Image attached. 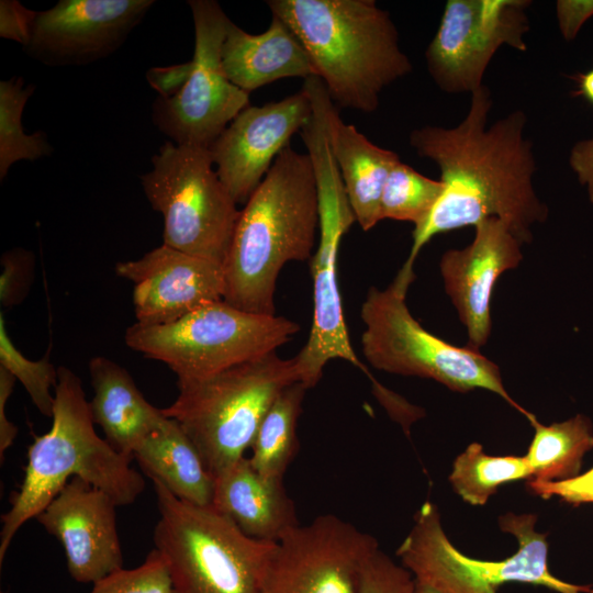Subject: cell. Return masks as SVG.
I'll return each instance as SVG.
<instances>
[{"label":"cell","mask_w":593,"mask_h":593,"mask_svg":"<svg viewBox=\"0 0 593 593\" xmlns=\"http://www.w3.org/2000/svg\"><path fill=\"white\" fill-rule=\"evenodd\" d=\"M35 86H24L23 77H11L0 81V180L19 160H36L53 153V147L43 131L26 134L22 125V113Z\"/></svg>","instance_id":"cell-28"},{"label":"cell","mask_w":593,"mask_h":593,"mask_svg":"<svg viewBox=\"0 0 593 593\" xmlns=\"http://www.w3.org/2000/svg\"><path fill=\"white\" fill-rule=\"evenodd\" d=\"M307 389L301 382L284 388L277 396L251 445V466L262 475L283 479L299 450L298 422Z\"/></svg>","instance_id":"cell-26"},{"label":"cell","mask_w":593,"mask_h":593,"mask_svg":"<svg viewBox=\"0 0 593 593\" xmlns=\"http://www.w3.org/2000/svg\"><path fill=\"white\" fill-rule=\"evenodd\" d=\"M414 584L412 573L378 546L363 563L359 593H411Z\"/></svg>","instance_id":"cell-32"},{"label":"cell","mask_w":593,"mask_h":593,"mask_svg":"<svg viewBox=\"0 0 593 593\" xmlns=\"http://www.w3.org/2000/svg\"><path fill=\"white\" fill-rule=\"evenodd\" d=\"M304 46L336 107L374 112L388 86L413 65L390 13L374 0H269Z\"/></svg>","instance_id":"cell-3"},{"label":"cell","mask_w":593,"mask_h":593,"mask_svg":"<svg viewBox=\"0 0 593 593\" xmlns=\"http://www.w3.org/2000/svg\"><path fill=\"white\" fill-rule=\"evenodd\" d=\"M116 506L107 492L74 477L35 517L60 542L75 581L94 583L123 569Z\"/></svg>","instance_id":"cell-17"},{"label":"cell","mask_w":593,"mask_h":593,"mask_svg":"<svg viewBox=\"0 0 593 593\" xmlns=\"http://www.w3.org/2000/svg\"><path fill=\"white\" fill-rule=\"evenodd\" d=\"M578 90L577 96L584 98L593 105V68L585 72L579 74L577 77Z\"/></svg>","instance_id":"cell-40"},{"label":"cell","mask_w":593,"mask_h":593,"mask_svg":"<svg viewBox=\"0 0 593 593\" xmlns=\"http://www.w3.org/2000/svg\"><path fill=\"white\" fill-rule=\"evenodd\" d=\"M89 593H171V584L163 556L153 549L138 567L108 574Z\"/></svg>","instance_id":"cell-31"},{"label":"cell","mask_w":593,"mask_h":593,"mask_svg":"<svg viewBox=\"0 0 593 593\" xmlns=\"http://www.w3.org/2000/svg\"><path fill=\"white\" fill-rule=\"evenodd\" d=\"M210 506L258 540L277 542L300 525L283 479L260 474L247 457L214 477Z\"/></svg>","instance_id":"cell-20"},{"label":"cell","mask_w":593,"mask_h":593,"mask_svg":"<svg viewBox=\"0 0 593 593\" xmlns=\"http://www.w3.org/2000/svg\"><path fill=\"white\" fill-rule=\"evenodd\" d=\"M154 0H59L37 11L25 53L51 67L88 65L115 53Z\"/></svg>","instance_id":"cell-15"},{"label":"cell","mask_w":593,"mask_h":593,"mask_svg":"<svg viewBox=\"0 0 593 593\" xmlns=\"http://www.w3.org/2000/svg\"><path fill=\"white\" fill-rule=\"evenodd\" d=\"M118 276L134 283L136 323L166 325L223 300L222 265L160 245L139 259L115 265Z\"/></svg>","instance_id":"cell-18"},{"label":"cell","mask_w":593,"mask_h":593,"mask_svg":"<svg viewBox=\"0 0 593 593\" xmlns=\"http://www.w3.org/2000/svg\"><path fill=\"white\" fill-rule=\"evenodd\" d=\"M472 242L449 249L439 261L445 291L468 333L469 347L479 349L491 334V300L500 276L523 259L522 242L508 224L489 217L475 226Z\"/></svg>","instance_id":"cell-19"},{"label":"cell","mask_w":593,"mask_h":593,"mask_svg":"<svg viewBox=\"0 0 593 593\" xmlns=\"http://www.w3.org/2000/svg\"><path fill=\"white\" fill-rule=\"evenodd\" d=\"M590 593H593V585L591 586V591H590Z\"/></svg>","instance_id":"cell-42"},{"label":"cell","mask_w":593,"mask_h":593,"mask_svg":"<svg viewBox=\"0 0 593 593\" xmlns=\"http://www.w3.org/2000/svg\"><path fill=\"white\" fill-rule=\"evenodd\" d=\"M327 135L356 222L367 232L381 221L382 191L401 159L398 153L376 145L345 123L333 101L327 109Z\"/></svg>","instance_id":"cell-22"},{"label":"cell","mask_w":593,"mask_h":593,"mask_svg":"<svg viewBox=\"0 0 593 593\" xmlns=\"http://www.w3.org/2000/svg\"><path fill=\"white\" fill-rule=\"evenodd\" d=\"M299 331L287 317L219 300L170 324L135 323L124 339L131 349L166 363L178 379H200L277 353Z\"/></svg>","instance_id":"cell-9"},{"label":"cell","mask_w":593,"mask_h":593,"mask_svg":"<svg viewBox=\"0 0 593 593\" xmlns=\"http://www.w3.org/2000/svg\"><path fill=\"white\" fill-rule=\"evenodd\" d=\"M37 11L30 10L16 0L0 1V36L25 47L29 43Z\"/></svg>","instance_id":"cell-35"},{"label":"cell","mask_w":593,"mask_h":593,"mask_svg":"<svg viewBox=\"0 0 593 593\" xmlns=\"http://www.w3.org/2000/svg\"><path fill=\"white\" fill-rule=\"evenodd\" d=\"M0 367L19 380L33 404L43 415L53 416L57 369L46 355L40 360H30L15 347L8 335L4 316L0 314Z\"/></svg>","instance_id":"cell-30"},{"label":"cell","mask_w":593,"mask_h":593,"mask_svg":"<svg viewBox=\"0 0 593 593\" xmlns=\"http://www.w3.org/2000/svg\"><path fill=\"white\" fill-rule=\"evenodd\" d=\"M16 379L3 367H0V458L3 462L5 451L13 444L18 427L8 419L5 405L12 394Z\"/></svg>","instance_id":"cell-39"},{"label":"cell","mask_w":593,"mask_h":593,"mask_svg":"<svg viewBox=\"0 0 593 593\" xmlns=\"http://www.w3.org/2000/svg\"><path fill=\"white\" fill-rule=\"evenodd\" d=\"M312 115L305 90L239 112L211 145L220 180L237 204H245L277 156Z\"/></svg>","instance_id":"cell-16"},{"label":"cell","mask_w":593,"mask_h":593,"mask_svg":"<svg viewBox=\"0 0 593 593\" xmlns=\"http://www.w3.org/2000/svg\"><path fill=\"white\" fill-rule=\"evenodd\" d=\"M444 191L440 180L428 178L399 161L388 176L381 202V220L411 222L414 228L429 216Z\"/></svg>","instance_id":"cell-29"},{"label":"cell","mask_w":593,"mask_h":593,"mask_svg":"<svg viewBox=\"0 0 593 593\" xmlns=\"http://www.w3.org/2000/svg\"><path fill=\"white\" fill-rule=\"evenodd\" d=\"M194 24L192 72L172 98L157 97L155 126L175 144L210 148L249 107V93L233 85L223 68L222 46L231 20L215 0L188 1Z\"/></svg>","instance_id":"cell-12"},{"label":"cell","mask_w":593,"mask_h":593,"mask_svg":"<svg viewBox=\"0 0 593 593\" xmlns=\"http://www.w3.org/2000/svg\"><path fill=\"white\" fill-rule=\"evenodd\" d=\"M222 64L228 80L247 93L279 79L316 76L302 43L276 15L260 34L247 33L230 20Z\"/></svg>","instance_id":"cell-21"},{"label":"cell","mask_w":593,"mask_h":593,"mask_svg":"<svg viewBox=\"0 0 593 593\" xmlns=\"http://www.w3.org/2000/svg\"><path fill=\"white\" fill-rule=\"evenodd\" d=\"M52 426L35 437L10 508L1 517L0 564L18 530L35 518L74 477L107 492L118 506L134 503L145 489L133 457L116 451L94 427L79 377L57 369Z\"/></svg>","instance_id":"cell-4"},{"label":"cell","mask_w":593,"mask_h":593,"mask_svg":"<svg viewBox=\"0 0 593 593\" xmlns=\"http://www.w3.org/2000/svg\"><path fill=\"white\" fill-rule=\"evenodd\" d=\"M528 0H448L425 52L428 74L446 93H472L501 46L526 52Z\"/></svg>","instance_id":"cell-13"},{"label":"cell","mask_w":593,"mask_h":593,"mask_svg":"<svg viewBox=\"0 0 593 593\" xmlns=\"http://www.w3.org/2000/svg\"><path fill=\"white\" fill-rule=\"evenodd\" d=\"M0 302L4 306L20 303L25 296L33 270L32 253L24 249H13L1 258Z\"/></svg>","instance_id":"cell-33"},{"label":"cell","mask_w":593,"mask_h":593,"mask_svg":"<svg viewBox=\"0 0 593 593\" xmlns=\"http://www.w3.org/2000/svg\"><path fill=\"white\" fill-rule=\"evenodd\" d=\"M492 104L483 85L471 93L458 125H425L411 132V147L438 166L444 191L427 220L413 230L405 264L414 266L435 235L489 217L506 222L522 244L532 242L533 225L546 221L548 209L533 184L537 164L525 136L526 113L514 110L488 126Z\"/></svg>","instance_id":"cell-1"},{"label":"cell","mask_w":593,"mask_h":593,"mask_svg":"<svg viewBox=\"0 0 593 593\" xmlns=\"http://www.w3.org/2000/svg\"><path fill=\"white\" fill-rule=\"evenodd\" d=\"M153 485L159 512L153 540L171 593H261L276 542L251 538L211 506L184 502L157 481Z\"/></svg>","instance_id":"cell-7"},{"label":"cell","mask_w":593,"mask_h":593,"mask_svg":"<svg viewBox=\"0 0 593 593\" xmlns=\"http://www.w3.org/2000/svg\"><path fill=\"white\" fill-rule=\"evenodd\" d=\"M537 521L532 513L499 516L500 529L516 539L518 549L503 560H480L450 541L438 507L426 501L415 513L396 556L415 581L441 593H497L510 582L541 585L558 593H590L592 585L569 583L550 572L547 535L536 529Z\"/></svg>","instance_id":"cell-8"},{"label":"cell","mask_w":593,"mask_h":593,"mask_svg":"<svg viewBox=\"0 0 593 593\" xmlns=\"http://www.w3.org/2000/svg\"><path fill=\"white\" fill-rule=\"evenodd\" d=\"M89 374L93 423L116 451L133 457L141 441L164 421L161 409L144 398L126 369L107 357L91 358Z\"/></svg>","instance_id":"cell-23"},{"label":"cell","mask_w":593,"mask_h":593,"mask_svg":"<svg viewBox=\"0 0 593 593\" xmlns=\"http://www.w3.org/2000/svg\"><path fill=\"white\" fill-rule=\"evenodd\" d=\"M192 60L171 65L156 66L147 70L145 77L158 97L168 99L181 91L192 72Z\"/></svg>","instance_id":"cell-36"},{"label":"cell","mask_w":593,"mask_h":593,"mask_svg":"<svg viewBox=\"0 0 593 593\" xmlns=\"http://www.w3.org/2000/svg\"><path fill=\"white\" fill-rule=\"evenodd\" d=\"M318 227L311 158L288 145L240 210L222 264L223 300L246 312L276 314L279 273L290 261L312 258Z\"/></svg>","instance_id":"cell-2"},{"label":"cell","mask_w":593,"mask_h":593,"mask_svg":"<svg viewBox=\"0 0 593 593\" xmlns=\"http://www.w3.org/2000/svg\"><path fill=\"white\" fill-rule=\"evenodd\" d=\"M556 15L560 34L564 41L571 42L593 16V0H558Z\"/></svg>","instance_id":"cell-37"},{"label":"cell","mask_w":593,"mask_h":593,"mask_svg":"<svg viewBox=\"0 0 593 593\" xmlns=\"http://www.w3.org/2000/svg\"><path fill=\"white\" fill-rule=\"evenodd\" d=\"M534 436L525 455L530 479L553 482L580 473L584 455L593 448V424L583 415L550 425L537 418L532 423Z\"/></svg>","instance_id":"cell-25"},{"label":"cell","mask_w":593,"mask_h":593,"mask_svg":"<svg viewBox=\"0 0 593 593\" xmlns=\"http://www.w3.org/2000/svg\"><path fill=\"white\" fill-rule=\"evenodd\" d=\"M569 166L580 184L585 188L590 202L593 203V133L591 137L579 141L572 146Z\"/></svg>","instance_id":"cell-38"},{"label":"cell","mask_w":593,"mask_h":593,"mask_svg":"<svg viewBox=\"0 0 593 593\" xmlns=\"http://www.w3.org/2000/svg\"><path fill=\"white\" fill-rule=\"evenodd\" d=\"M133 458L152 481L161 483L176 497L199 506L211 505L214 475L175 419L165 416L136 447Z\"/></svg>","instance_id":"cell-24"},{"label":"cell","mask_w":593,"mask_h":593,"mask_svg":"<svg viewBox=\"0 0 593 593\" xmlns=\"http://www.w3.org/2000/svg\"><path fill=\"white\" fill-rule=\"evenodd\" d=\"M414 279L413 266L404 262L384 290H368L360 311L365 325L361 349L368 363L393 374L433 379L454 392H493L529 423L534 421L536 416L511 398L495 362L478 349L435 336L413 317L406 293Z\"/></svg>","instance_id":"cell-6"},{"label":"cell","mask_w":593,"mask_h":593,"mask_svg":"<svg viewBox=\"0 0 593 593\" xmlns=\"http://www.w3.org/2000/svg\"><path fill=\"white\" fill-rule=\"evenodd\" d=\"M411 593H441V592L434 589L430 585L415 581L414 588Z\"/></svg>","instance_id":"cell-41"},{"label":"cell","mask_w":593,"mask_h":593,"mask_svg":"<svg viewBox=\"0 0 593 593\" xmlns=\"http://www.w3.org/2000/svg\"><path fill=\"white\" fill-rule=\"evenodd\" d=\"M527 490L545 500L556 497L573 506L593 503V468L570 479L538 482L527 480Z\"/></svg>","instance_id":"cell-34"},{"label":"cell","mask_w":593,"mask_h":593,"mask_svg":"<svg viewBox=\"0 0 593 593\" xmlns=\"http://www.w3.org/2000/svg\"><path fill=\"white\" fill-rule=\"evenodd\" d=\"M318 195L320 237L310 259L313 280V317L306 343L294 356L301 382L307 390L315 387L326 363L343 359L360 369L376 385L378 381L358 358L344 317L337 280L340 240L356 222L345 187L328 142L317 138L307 146Z\"/></svg>","instance_id":"cell-11"},{"label":"cell","mask_w":593,"mask_h":593,"mask_svg":"<svg viewBox=\"0 0 593 593\" xmlns=\"http://www.w3.org/2000/svg\"><path fill=\"white\" fill-rule=\"evenodd\" d=\"M530 475L525 456H493L486 454L481 444L471 443L454 460L448 480L465 502L482 506L500 486L529 480Z\"/></svg>","instance_id":"cell-27"},{"label":"cell","mask_w":593,"mask_h":593,"mask_svg":"<svg viewBox=\"0 0 593 593\" xmlns=\"http://www.w3.org/2000/svg\"><path fill=\"white\" fill-rule=\"evenodd\" d=\"M213 165L209 148L166 142L141 182L163 215V244L222 265L240 210Z\"/></svg>","instance_id":"cell-10"},{"label":"cell","mask_w":593,"mask_h":593,"mask_svg":"<svg viewBox=\"0 0 593 593\" xmlns=\"http://www.w3.org/2000/svg\"><path fill=\"white\" fill-rule=\"evenodd\" d=\"M377 539L332 514L284 535L270 555L261 593H359Z\"/></svg>","instance_id":"cell-14"},{"label":"cell","mask_w":593,"mask_h":593,"mask_svg":"<svg viewBox=\"0 0 593 593\" xmlns=\"http://www.w3.org/2000/svg\"><path fill=\"white\" fill-rule=\"evenodd\" d=\"M294 382V358L272 353L205 378L178 379L176 400L161 411L180 425L215 477L245 457L268 410Z\"/></svg>","instance_id":"cell-5"}]
</instances>
